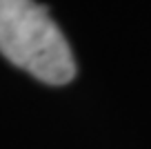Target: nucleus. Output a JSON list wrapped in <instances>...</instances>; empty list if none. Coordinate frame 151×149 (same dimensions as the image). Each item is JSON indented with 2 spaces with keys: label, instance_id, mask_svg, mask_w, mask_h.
<instances>
[{
  "label": "nucleus",
  "instance_id": "1",
  "mask_svg": "<svg viewBox=\"0 0 151 149\" xmlns=\"http://www.w3.org/2000/svg\"><path fill=\"white\" fill-rule=\"evenodd\" d=\"M0 54L47 85H67L76 62L65 33L36 0H0Z\"/></svg>",
  "mask_w": 151,
  "mask_h": 149
}]
</instances>
